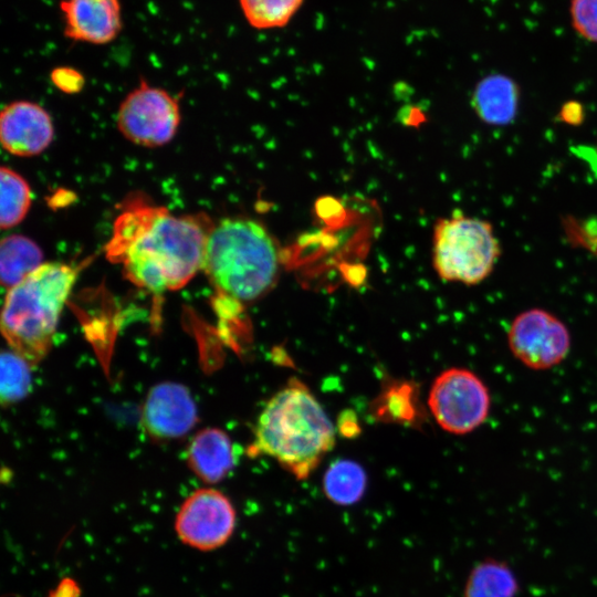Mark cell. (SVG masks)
I'll return each instance as SVG.
<instances>
[{"label":"cell","mask_w":597,"mask_h":597,"mask_svg":"<svg viewBox=\"0 0 597 597\" xmlns=\"http://www.w3.org/2000/svg\"><path fill=\"white\" fill-rule=\"evenodd\" d=\"M569 17L574 31L597 44V0H570Z\"/></svg>","instance_id":"21"},{"label":"cell","mask_w":597,"mask_h":597,"mask_svg":"<svg viewBox=\"0 0 597 597\" xmlns=\"http://www.w3.org/2000/svg\"><path fill=\"white\" fill-rule=\"evenodd\" d=\"M213 223L200 214L176 216L143 193L123 201L104 251L124 276L155 295L177 291L202 270Z\"/></svg>","instance_id":"1"},{"label":"cell","mask_w":597,"mask_h":597,"mask_svg":"<svg viewBox=\"0 0 597 597\" xmlns=\"http://www.w3.org/2000/svg\"><path fill=\"white\" fill-rule=\"evenodd\" d=\"M334 443V427L324 409L304 385L292 380L263 408L248 453L269 455L303 480Z\"/></svg>","instance_id":"3"},{"label":"cell","mask_w":597,"mask_h":597,"mask_svg":"<svg viewBox=\"0 0 597 597\" xmlns=\"http://www.w3.org/2000/svg\"><path fill=\"white\" fill-rule=\"evenodd\" d=\"M366 473L355 461L342 459L333 462L323 478V489L328 500L338 505H350L364 495Z\"/></svg>","instance_id":"17"},{"label":"cell","mask_w":597,"mask_h":597,"mask_svg":"<svg viewBox=\"0 0 597 597\" xmlns=\"http://www.w3.org/2000/svg\"><path fill=\"white\" fill-rule=\"evenodd\" d=\"M235 521V510L223 493L199 489L181 504L175 528L185 544L199 551H212L229 541Z\"/></svg>","instance_id":"9"},{"label":"cell","mask_w":597,"mask_h":597,"mask_svg":"<svg viewBox=\"0 0 597 597\" xmlns=\"http://www.w3.org/2000/svg\"><path fill=\"white\" fill-rule=\"evenodd\" d=\"M303 0H240L248 22L258 29L285 25Z\"/></svg>","instance_id":"20"},{"label":"cell","mask_w":597,"mask_h":597,"mask_svg":"<svg viewBox=\"0 0 597 597\" xmlns=\"http://www.w3.org/2000/svg\"><path fill=\"white\" fill-rule=\"evenodd\" d=\"M0 226L1 229H11L27 217L31 202L32 191L29 182L15 170L2 166L0 169Z\"/></svg>","instance_id":"18"},{"label":"cell","mask_w":597,"mask_h":597,"mask_svg":"<svg viewBox=\"0 0 597 597\" xmlns=\"http://www.w3.org/2000/svg\"><path fill=\"white\" fill-rule=\"evenodd\" d=\"M471 101L480 119L491 125H506L517 113L520 90L510 76L489 74L476 84Z\"/></svg>","instance_id":"14"},{"label":"cell","mask_w":597,"mask_h":597,"mask_svg":"<svg viewBox=\"0 0 597 597\" xmlns=\"http://www.w3.org/2000/svg\"><path fill=\"white\" fill-rule=\"evenodd\" d=\"M43 263L42 249L29 237L14 233L1 240L0 277L8 290Z\"/></svg>","instance_id":"15"},{"label":"cell","mask_w":597,"mask_h":597,"mask_svg":"<svg viewBox=\"0 0 597 597\" xmlns=\"http://www.w3.org/2000/svg\"><path fill=\"white\" fill-rule=\"evenodd\" d=\"M280 251L269 230L259 221L232 217L211 227L202 271L222 305H242L259 300L275 285Z\"/></svg>","instance_id":"2"},{"label":"cell","mask_w":597,"mask_h":597,"mask_svg":"<svg viewBox=\"0 0 597 597\" xmlns=\"http://www.w3.org/2000/svg\"><path fill=\"white\" fill-rule=\"evenodd\" d=\"M180 118L178 100L166 90L151 86L140 78L139 85L121 103L116 125L130 143L155 148L174 139Z\"/></svg>","instance_id":"7"},{"label":"cell","mask_w":597,"mask_h":597,"mask_svg":"<svg viewBox=\"0 0 597 597\" xmlns=\"http://www.w3.org/2000/svg\"><path fill=\"white\" fill-rule=\"evenodd\" d=\"M513 356L524 366L544 370L561 364L570 349L566 325L553 313L530 308L516 315L507 331Z\"/></svg>","instance_id":"8"},{"label":"cell","mask_w":597,"mask_h":597,"mask_svg":"<svg viewBox=\"0 0 597 597\" xmlns=\"http://www.w3.org/2000/svg\"><path fill=\"white\" fill-rule=\"evenodd\" d=\"M197 420L195 400L184 385L166 381L150 388L143 406L142 426L151 439H179Z\"/></svg>","instance_id":"10"},{"label":"cell","mask_w":597,"mask_h":597,"mask_svg":"<svg viewBox=\"0 0 597 597\" xmlns=\"http://www.w3.org/2000/svg\"><path fill=\"white\" fill-rule=\"evenodd\" d=\"M189 469L203 482L223 480L234 464L229 436L218 428H206L190 441L187 455Z\"/></svg>","instance_id":"13"},{"label":"cell","mask_w":597,"mask_h":597,"mask_svg":"<svg viewBox=\"0 0 597 597\" xmlns=\"http://www.w3.org/2000/svg\"><path fill=\"white\" fill-rule=\"evenodd\" d=\"M500 254V242L486 220L458 211L434 223L432 263L444 281L479 284L492 273Z\"/></svg>","instance_id":"5"},{"label":"cell","mask_w":597,"mask_h":597,"mask_svg":"<svg viewBox=\"0 0 597 597\" xmlns=\"http://www.w3.org/2000/svg\"><path fill=\"white\" fill-rule=\"evenodd\" d=\"M0 398L3 406L23 399L31 388V364L12 349L1 354Z\"/></svg>","instance_id":"19"},{"label":"cell","mask_w":597,"mask_h":597,"mask_svg":"<svg viewBox=\"0 0 597 597\" xmlns=\"http://www.w3.org/2000/svg\"><path fill=\"white\" fill-rule=\"evenodd\" d=\"M517 589L516 578L504 562L485 559L471 570L463 597H514Z\"/></svg>","instance_id":"16"},{"label":"cell","mask_w":597,"mask_h":597,"mask_svg":"<svg viewBox=\"0 0 597 597\" xmlns=\"http://www.w3.org/2000/svg\"><path fill=\"white\" fill-rule=\"evenodd\" d=\"M81 589L72 578H63L49 593L48 597H80Z\"/></svg>","instance_id":"23"},{"label":"cell","mask_w":597,"mask_h":597,"mask_svg":"<svg viewBox=\"0 0 597 597\" xmlns=\"http://www.w3.org/2000/svg\"><path fill=\"white\" fill-rule=\"evenodd\" d=\"M54 139V126L45 108L31 101L7 104L0 114L2 147L18 157L42 154Z\"/></svg>","instance_id":"11"},{"label":"cell","mask_w":597,"mask_h":597,"mask_svg":"<svg viewBox=\"0 0 597 597\" xmlns=\"http://www.w3.org/2000/svg\"><path fill=\"white\" fill-rule=\"evenodd\" d=\"M81 265L44 262L8 290L1 332L10 349L31 365L49 353Z\"/></svg>","instance_id":"4"},{"label":"cell","mask_w":597,"mask_h":597,"mask_svg":"<svg viewBox=\"0 0 597 597\" xmlns=\"http://www.w3.org/2000/svg\"><path fill=\"white\" fill-rule=\"evenodd\" d=\"M53 84L65 93H77L84 86L83 75L72 67H56L52 71Z\"/></svg>","instance_id":"22"},{"label":"cell","mask_w":597,"mask_h":597,"mask_svg":"<svg viewBox=\"0 0 597 597\" xmlns=\"http://www.w3.org/2000/svg\"><path fill=\"white\" fill-rule=\"evenodd\" d=\"M428 406L437 423L453 434H465L488 418L491 396L482 379L465 368H449L433 381Z\"/></svg>","instance_id":"6"},{"label":"cell","mask_w":597,"mask_h":597,"mask_svg":"<svg viewBox=\"0 0 597 597\" xmlns=\"http://www.w3.org/2000/svg\"><path fill=\"white\" fill-rule=\"evenodd\" d=\"M64 35L74 41L106 44L122 30L119 0H61Z\"/></svg>","instance_id":"12"}]
</instances>
